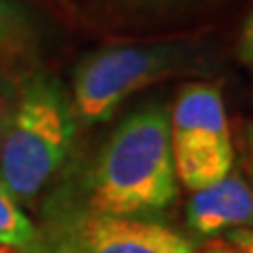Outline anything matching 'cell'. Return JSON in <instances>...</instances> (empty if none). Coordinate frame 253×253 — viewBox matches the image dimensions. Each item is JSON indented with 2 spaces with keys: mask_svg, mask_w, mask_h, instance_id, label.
I'll use <instances>...</instances> for the list:
<instances>
[{
  "mask_svg": "<svg viewBox=\"0 0 253 253\" xmlns=\"http://www.w3.org/2000/svg\"><path fill=\"white\" fill-rule=\"evenodd\" d=\"M194 243L161 219L118 217L55 192L38 226L34 253H194Z\"/></svg>",
  "mask_w": 253,
  "mask_h": 253,
  "instance_id": "277c9868",
  "label": "cell"
},
{
  "mask_svg": "<svg viewBox=\"0 0 253 253\" xmlns=\"http://www.w3.org/2000/svg\"><path fill=\"white\" fill-rule=\"evenodd\" d=\"M236 55H239V61L243 66L253 68V11L241 30L239 44H236Z\"/></svg>",
  "mask_w": 253,
  "mask_h": 253,
  "instance_id": "30bf717a",
  "label": "cell"
},
{
  "mask_svg": "<svg viewBox=\"0 0 253 253\" xmlns=\"http://www.w3.org/2000/svg\"><path fill=\"white\" fill-rule=\"evenodd\" d=\"M224 241H228L234 247H239L245 253H253V228H239L224 234Z\"/></svg>",
  "mask_w": 253,
  "mask_h": 253,
  "instance_id": "8fae6325",
  "label": "cell"
},
{
  "mask_svg": "<svg viewBox=\"0 0 253 253\" xmlns=\"http://www.w3.org/2000/svg\"><path fill=\"white\" fill-rule=\"evenodd\" d=\"M194 253H245V251H241L239 247H234V245H230L228 241L211 239V243L203 245L201 249H194Z\"/></svg>",
  "mask_w": 253,
  "mask_h": 253,
  "instance_id": "7c38bea8",
  "label": "cell"
},
{
  "mask_svg": "<svg viewBox=\"0 0 253 253\" xmlns=\"http://www.w3.org/2000/svg\"><path fill=\"white\" fill-rule=\"evenodd\" d=\"M38 243V226L0 181V247L17 253H34Z\"/></svg>",
  "mask_w": 253,
  "mask_h": 253,
  "instance_id": "52a82bcc",
  "label": "cell"
},
{
  "mask_svg": "<svg viewBox=\"0 0 253 253\" xmlns=\"http://www.w3.org/2000/svg\"><path fill=\"white\" fill-rule=\"evenodd\" d=\"M38 41V23L19 0H0V53H26Z\"/></svg>",
  "mask_w": 253,
  "mask_h": 253,
  "instance_id": "ba28073f",
  "label": "cell"
},
{
  "mask_svg": "<svg viewBox=\"0 0 253 253\" xmlns=\"http://www.w3.org/2000/svg\"><path fill=\"white\" fill-rule=\"evenodd\" d=\"M61 192L86 209L118 217L158 219L177 199L169 108L148 104L114 126L74 184Z\"/></svg>",
  "mask_w": 253,
  "mask_h": 253,
  "instance_id": "6da1fadb",
  "label": "cell"
},
{
  "mask_svg": "<svg viewBox=\"0 0 253 253\" xmlns=\"http://www.w3.org/2000/svg\"><path fill=\"white\" fill-rule=\"evenodd\" d=\"M15 95L17 91L9 84V81L0 74V146H2L6 126L11 121V112H13V104H15Z\"/></svg>",
  "mask_w": 253,
  "mask_h": 253,
  "instance_id": "9c48e42d",
  "label": "cell"
},
{
  "mask_svg": "<svg viewBox=\"0 0 253 253\" xmlns=\"http://www.w3.org/2000/svg\"><path fill=\"white\" fill-rule=\"evenodd\" d=\"M249 175L253 179V118L249 125Z\"/></svg>",
  "mask_w": 253,
  "mask_h": 253,
  "instance_id": "4fadbf2b",
  "label": "cell"
},
{
  "mask_svg": "<svg viewBox=\"0 0 253 253\" xmlns=\"http://www.w3.org/2000/svg\"><path fill=\"white\" fill-rule=\"evenodd\" d=\"M125 2H133V4H158L165 0H125Z\"/></svg>",
  "mask_w": 253,
  "mask_h": 253,
  "instance_id": "5bb4252c",
  "label": "cell"
},
{
  "mask_svg": "<svg viewBox=\"0 0 253 253\" xmlns=\"http://www.w3.org/2000/svg\"><path fill=\"white\" fill-rule=\"evenodd\" d=\"M78 118L72 95L51 72H34L15 95L0 146V181L19 205H30L66 167Z\"/></svg>",
  "mask_w": 253,
  "mask_h": 253,
  "instance_id": "7a4b0ae2",
  "label": "cell"
},
{
  "mask_svg": "<svg viewBox=\"0 0 253 253\" xmlns=\"http://www.w3.org/2000/svg\"><path fill=\"white\" fill-rule=\"evenodd\" d=\"M175 177L190 192L232 173L234 148L219 83H190L169 108Z\"/></svg>",
  "mask_w": 253,
  "mask_h": 253,
  "instance_id": "5b68a950",
  "label": "cell"
},
{
  "mask_svg": "<svg viewBox=\"0 0 253 253\" xmlns=\"http://www.w3.org/2000/svg\"><path fill=\"white\" fill-rule=\"evenodd\" d=\"M186 226L196 239H215L239 228H253V184L230 173L196 190L186 205Z\"/></svg>",
  "mask_w": 253,
  "mask_h": 253,
  "instance_id": "8992f818",
  "label": "cell"
},
{
  "mask_svg": "<svg viewBox=\"0 0 253 253\" xmlns=\"http://www.w3.org/2000/svg\"><path fill=\"white\" fill-rule=\"evenodd\" d=\"M207 59L194 41L108 44L78 61L72 104L78 125L108 123L131 95L156 83L205 72Z\"/></svg>",
  "mask_w": 253,
  "mask_h": 253,
  "instance_id": "3957f363",
  "label": "cell"
}]
</instances>
